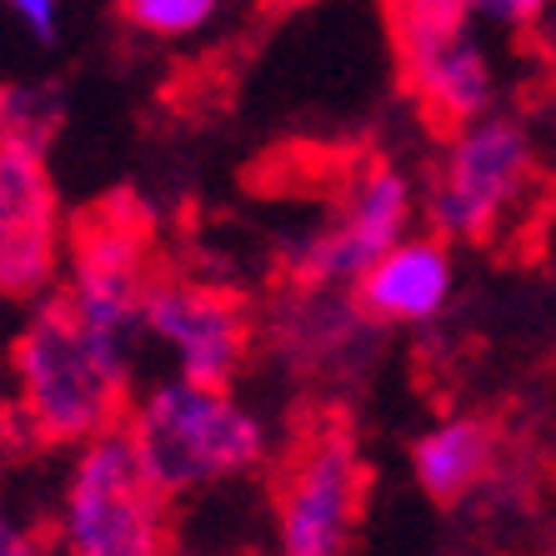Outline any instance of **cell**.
<instances>
[{
  "instance_id": "1",
  "label": "cell",
  "mask_w": 556,
  "mask_h": 556,
  "mask_svg": "<svg viewBox=\"0 0 556 556\" xmlns=\"http://www.w3.org/2000/svg\"><path fill=\"white\" fill-rule=\"evenodd\" d=\"M126 362L130 341L91 326L55 291L30 311L26 331L15 337L11 421H26L30 441L40 446H86L91 437L126 421Z\"/></svg>"
},
{
  "instance_id": "2",
  "label": "cell",
  "mask_w": 556,
  "mask_h": 556,
  "mask_svg": "<svg viewBox=\"0 0 556 556\" xmlns=\"http://www.w3.org/2000/svg\"><path fill=\"white\" fill-rule=\"evenodd\" d=\"M151 477L170 496L241 477L266 456V431L247 406L231 402L226 387H206L191 376L161 381L126 416Z\"/></svg>"
},
{
  "instance_id": "3",
  "label": "cell",
  "mask_w": 556,
  "mask_h": 556,
  "mask_svg": "<svg viewBox=\"0 0 556 556\" xmlns=\"http://www.w3.org/2000/svg\"><path fill=\"white\" fill-rule=\"evenodd\" d=\"M61 542L71 556L170 552V492L151 477L130 421L80 446L61 506Z\"/></svg>"
},
{
  "instance_id": "4",
  "label": "cell",
  "mask_w": 556,
  "mask_h": 556,
  "mask_svg": "<svg viewBox=\"0 0 556 556\" xmlns=\"http://www.w3.org/2000/svg\"><path fill=\"white\" fill-rule=\"evenodd\" d=\"M531 181V141L511 121H477L456 130L431 181L427 211L446 241H486Z\"/></svg>"
},
{
  "instance_id": "5",
  "label": "cell",
  "mask_w": 556,
  "mask_h": 556,
  "mask_svg": "<svg viewBox=\"0 0 556 556\" xmlns=\"http://www.w3.org/2000/svg\"><path fill=\"white\" fill-rule=\"evenodd\" d=\"M366 496V466L346 431H321L281 481V556H346Z\"/></svg>"
},
{
  "instance_id": "6",
  "label": "cell",
  "mask_w": 556,
  "mask_h": 556,
  "mask_svg": "<svg viewBox=\"0 0 556 556\" xmlns=\"http://www.w3.org/2000/svg\"><path fill=\"white\" fill-rule=\"evenodd\" d=\"M406 220H412V186L381 161L351 170L341 216L321 236H311V247L296 256L301 286H356L376 256H387L396 241H406Z\"/></svg>"
},
{
  "instance_id": "7",
  "label": "cell",
  "mask_w": 556,
  "mask_h": 556,
  "mask_svg": "<svg viewBox=\"0 0 556 556\" xmlns=\"http://www.w3.org/2000/svg\"><path fill=\"white\" fill-rule=\"evenodd\" d=\"M61 266L55 191L40 161L36 136H11L0 146V281L11 301H30L51 286Z\"/></svg>"
},
{
  "instance_id": "8",
  "label": "cell",
  "mask_w": 556,
  "mask_h": 556,
  "mask_svg": "<svg viewBox=\"0 0 556 556\" xmlns=\"http://www.w3.org/2000/svg\"><path fill=\"white\" fill-rule=\"evenodd\" d=\"M146 337L176 351V366L191 381L231 387V376L247 366L251 321L241 301H231L216 286L191 281H151L146 296Z\"/></svg>"
},
{
  "instance_id": "9",
  "label": "cell",
  "mask_w": 556,
  "mask_h": 556,
  "mask_svg": "<svg viewBox=\"0 0 556 556\" xmlns=\"http://www.w3.org/2000/svg\"><path fill=\"white\" fill-rule=\"evenodd\" d=\"M61 296L91 326H101V331H111V337H121V341L146 331L151 271H146L136 231H121L111 216H105L101 226H91V231H80L71 286H65Z\"/></svg>"
},
{
  "instance_id": "10",
  "label": "cell",
  "mask_w": 556,
  "mask_h": 556,
  "mask_svg": "<svg viewBox=\"0 0 556 556\" xmlns=\"http://www.w3.org/2000/svg\"><path fill=\"white\" fill-rule=\"evenodd\" d=\"M452 251L446 236H406L387 256H376L366 276L356 281V306L381 326L431 321L452 301Z\"/></svg>"
},
{
  "instance_id": "11",
  "label": "cell",
  "mask_w": 556,
  "mask_h": 556,
  "mask_svg": "<svg viewBox=\"0 0 556 556\" xmlns=\"http://www.w3.org/2000/svg\"><path fill=\"white\" fill-rule=\"evenodd\" d=\"M496 466V431L481 416H446L421 431L412 446L416 486L437 506H456L492 477Z\"/></svg>"
},
{
  "instance_id": "12",
  "label": "cell",
  "mask_w": 556,
  "mask_h": 556,
  "mask_svg": "<svg viewBox=\"0 0 556 556\" xmlns=\"http://www.w3.org/2000/svg\"><path fill=\"white\" fill-rule=\"evenodd\" d=\"M406 86L441 130H466L492 105V65L477 51V40H456L452 51H441L416 76H406Z\"/></svg>"
},
{
  "instance_id": "13",
  "label": "cell",
  "mask_w": 556,
  "mask_h": 556,
  "mask_svg": "<svg viewBox=\"0 0 556 556\" xmlns=\"http://www.w3.org/2000/svg\"><path fill=\"white\" fill-rule=\"evenodd\" d=\"M466 15L471 0H387V30L406 76L466 40Z\"/></svg>"
},
{
  "instance_id": "14",
  "label": "cell",
  "mask_w": 556,
  "mask_h": 556,
  "mask_svg": "<svg viewBox=\"0 0 556 556\" xmlns=\"http://www.w3.org/2000/svg\"><path fill=\"white\" fill-rule=\"evenodd\" d=\"M121 15L146 36H191L216 15V0H121Z\"/></svg>"
},
{
  "instance_id": "15",
  "label": "cell",
  "mask_w": 556,
  "mask_h": 556,
  "mask_svg": "<svg viewBox=\"0 0 556 556\" xmlns=\"http://www.w3.org/2000/svg\"><path fill=\"white\" fill-rule=\"evenodd\" d=\"M5 5L21 15V26L36 40H46V46L55 40V30H61V21H55V15H61V0H5Z\"/></svg>"
},
{
  "instance_id": "16",
  "label": "cell",
  "mask_w": 556,
  "mask_h": 556,
  "mask_svg": "<svg viewBox=\"0 0 556 556\" xmlns=\"http://www.w3.org/2000/svg\"><path fill=\"white\" fill-rule=\"evenodd\" d=\"M546 0H471V11L477 15H492L502 26H531L536 15H542Z\"/></svg>"
},
{
  "instance_id": "17",
  "label": "cell",
  "mask_w": 556,
  "mask_h": 556,
  "mask_svg": "<svg viewBox=\"0 0 556 556\" xmlns=\"http://www.w3.org/2000/svg\"><path fill=\"white\" fill-rule=\"evenodd\" d=\"M0 556H51V542H46L40 531L5 527L0 531Z\"/></svg>"
},
{
  "instance_id": "18",
  "label": "cell",
  "mask_w": 556,
  "mask_h": 556,
  "mask_svg": "<svg viewBox=\"0 0 556 556\" xmlns=\"http://www.w3.org/2000/svg\"><path fill=\"white\" fill-rule=\"evenodd\" d=\"M552 51H556V46H552Z\"/></svg>"
}]
</instances>
